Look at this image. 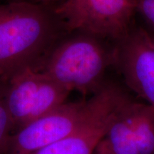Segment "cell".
I'll use <instances>...</instances> for the list:
<instances>
[{
	"label": "cell",
	"mask_w": 154,
	"mask_h": 154,
	"mask_svg": "<svg viewBox=\"0 0 154 154\" xmlns=\"http://www.w3.org/2000/svg\"><path fill=\"white\" fill-rule=\"evenodd\" d=\"M69 32L54 7L32 1L0 4V79L28 68L39 71Z\"/></svg>",
	"instance_id": "1"
},
{
	"label": "cell",
	"mask_w": 154,
	"mask_h": 154,
	"mask_svg": "<svg viewBox=\"0 0 154 154\" xmlns=\"http://www.w3.org/2000/svg\"><path fill=\"white\" fill-rule=\"evenodd\" d=\"M114 63V43L76 30L54 47L39 71L71 92L92 96L106 82L107 70Z\"/></svg>",
	"instance_id": "2"
},
{
	"label": "cell",
	"mask_w": 154,
	"mask_h": 154,
	"mask_svg": "<svg viewBox=\"0 0 154 154\" xmlns=\"http://www.w3.org/2000/svg\"><path fill=\"white\" fill-rule=\"evenodd\" d=\"M0 81L5 86L0 87V95L11 120V134L60 106L71 92L32 68Z\"/></svg>",
	"instance_id": "3"
},
{
	"label": "cell",
	"mask_w": 154,
	"mask_h": 154,
	"mask_svg": "<svg viewBox=\"0 0 154 154\" xmlns=\"http://www.w3.org/2000/svg\"><path fill=\"white\" fill-rule=\"evenodd\" d=\"M139 0H65L54 7L67 29L83 31L113 43L134 26Z\"/></svg>",
	"instance_id": "4"
},
{
	"label": "cell",
	"mask_w": 154,
	"mask_h": 154,
	"mask_svg": "<svg viewBox=\"0 0 154 154\" xmlns=\"http://www.w3.org/2000/svg\"><path fill=\"white\" fill-rule=\"evenodd\" d=\"M96 103V94L88 100L65 102L9 135L0 154H32L62 139L87 119Z\"/></svg>",
	"instance_id": "5"
},
{
	"label": "cell",
	"mask_w": 154,
	"mask_h": 154,
	"mask_svg": "<svg viewBox=\"0 0 154 154\" xmlns=\"http://www.w3.org/2000/svg\"><path fill=\"white\" fill-rule=\"evenodd\" d=\"M96 96L94 110L76 130L32 154H94L119 108L129 98L122 88L107 81Z\"/></svg>",
	"instance_id": "6"
},
{
	"label": "cell",
	"mask_w": 154,
	"mask_h": 154,
	"mask_svg": "<svg viewBox=\"0 0 154 154\" xmlns=\"http://www.w3.org/2000/svg\"><path fill=\"white\" fill-rule=\"evenodd\" d=\"M114 67L126 86L154 107V43L146 29L134 24L115 43Z\"/></svg>",
	"instance_id": "7"
},
{
	"label": "cell",
	"mask_w": 154,
	"mask_h": 154,
	"mask_svg": "<svg viewBox=\"0 0 154 154\" xmlns=\"http://www.w3.org/2000/svg\"><path fill=\"white\" fill-rule=\"evenodd\" d=\"M103 140L113 154H154V107L129 97L119 108Z\"/></svg>",
	"instance_id": "8"
},
{
	"label": "cell",
	"mask_w": 154,
	"mask_h": 154,
	"mask_svg": "<svg viewBox=\"0 0 154 154\" xmlns=\"http://www.w3.org/2000/svg\"><path fill=\"white\" fill-rule=\"evenodd\" d=\"M137 14L149 27L147 30L154 34V0H139Z\"/></svg>",
	"instance_id": "9"
},
{
	"label": "cell",
	"mask_w": 154,
	"mask_h": 154,
	"mask_svg": "<svg viewBox=\"0 0 154 154\" xmlns=\"http://www.w3.org/2000/svg\"><path fill=\"white\" fill-rule=\"evenodd\" d=\"M11 133V125L9 115L0 95V151L8 136Z\"/></svg>",
	"instance_id": "10"
},
{
	"label": "cell",
	"mask_w": 154,
	"mask_h": 154,
	"mask_svg": "<svg viewBox=\"0 0 154 154\" xmlns=\"http://www.w3.org/2000/svg\"><path fill=\"white\" fill-rule=\"evenodd\" d=\"M94 154H113V153L109 150L106 142L103 140L96 148Z\"/></svg>",
	"instance_id": "11"
},
{
	"label": "cell",
	"mask_w": 154,
	"mask_h": 154,
	"mask_svg": "<svg viewBox=\"0 0 154 154\" xmlns=\"http://www.w3.org/2000/svg\"><path fill=\"white\" fill-rule=\"evenodd\" d=\"M30 1L44 4V5L50 6V7H56L57 6L59 5L60 4L63 2L65 0H30Z\"/></svg>",
	"instance_id": "12"
},
{
	"label": "cell",
	"mask_w": 154,
	"mask_h": 154,
	"mask_svg": "<svg viewBox=\"0 0 154 154\" xmlns=\"http://www.w3.org/2000/svg\"><path fill=\"white\" fill-rule=\"evenodd\" d=\"M7 2H23V1H30V0H6Z\"/></svg>",
	"instance_id": "13"
},
{
	"label": "cell",
	"mask_w": 154,
	"mask_h": 154,
	"mask_svg": "<svg viewBox=\"0 0 154 154\" xmlns=\"http://www.w3.org/2000/svg\"><path fill=\"white\" fill-rule=\"evenodd\" d=\"M146 30H147V29H146ZM148 32H149V31H148ZM149 33L150 34V36H151V40H152V41H153V42L154 43V34H152V33H151V32H149Z\"/></svg>",
	"instance_id": "14"
}]
</instances>
